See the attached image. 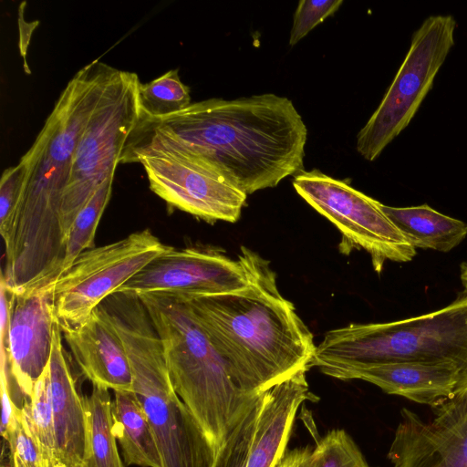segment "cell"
Segmentation results:
<instances>
[{
	"label": "cell",
	"instance_id": "cell-9",
	"mask_svg": "<svg viewBox=\"0 0 467 467\" xmlns=\"http://www.w3.org/2000/svg\"><path fill=\"white\" fill-rule=\"evenodd\" d=\"M455 28L452 16L435 15L413 33L392 83L357 136V150L365 160H376L410 124L454 45Z\"/></svg>",
	"mask_w": 467,
	"mask_h": 467
},
{
	"label": "cell",
	"instance_id": "cell-1",
	"mask_svg": "<svg viewBox=\"0 0 467 467\" xmlns=\"http://www.w3.org/2000/svg\"><path fill=\"white\" fill-rule=\"evenodd\" d=\"M135 130L195 150L247 195L304 168L306 126L289 99L273 93L210 99L159 119L141 113Z\"/></svg>",
	"mask_w": 467,
	"mask_h": 467
},
{
	"label": "cell",
	"instance_id": "cell-17",
	"mask_svg": "<svg viewBox=\"0 0 467 467\" xmlns=\"http://www.w3.org/2000/svg\"><path fill=\"white\" fill-rule=\"evenodd\" d=\"M48 376L58 466L84 467L86 422L82 397L78 393L64 354L57 321L54 326Z\"/></svg>",
	"mask_w": 467,
	"mask_h": 467
},
{
	"label": "cell",
	"instance_id": "cell-32",
	"mask_svg": "<svg viewBox=\"0 0 467 467\" xmlns=\"http://www.w3.org/2000/svg\"><path fill=\"white\" fill-rule=\"evenodd\" d=\"M460 277H461L462 285L464 286L465 292L467 294V261L462 263L461 265Z\"/></svg>",
	"mask_w": 467,
	"mask_h": 467
},
{
	"label": "cell",
	"instance_id": "cell-10",
	"mask_svg": "<svg viewBox=\"0 0 467 467\" xmlns=\"http://www.w3.org/2000/svg\"><path fill=\"white\" fill-rule=\"evenodd\" d=\"M150 230L84 251L47 290L60 329L83 323L150 261L168 249Z\"/></svg>",
	"mask_w": 467,
	"mask_h": 467
},
{
	"label": "cell",
	"instance_id": "cell-14",
	"mask_svg": "<svg viewBox=\"0 0 467 467\" xmlns=\"http://www.w3.org/2000/svg\"><path fill=\"white\" fill-rule=\"evenodd\" d=\"M318 368L327 376L342 380H365L386 393L433 408L467 386V368L454 362H392Z\"/></svg>",
	"mask_w": 467,
	"mask_h": 467
},
{
	"label": "cell",
	"instance_id": "cell-6",
	"mask_svg": "<svg viewBox=\"0 0 467 467\" xmlns=\"http://www.w3.org/2000/svg\"><path fill=\"white\" fill-rule=\"evenodd\" d=\"M392 362H454L467 368V294L425 315L330 330L316 346L310 368Z\"/></svg>",
	"mask_w": 467,
	"mask_h": 467
},
{
	"label": "cell",
	"instance_id": "cell-22",
	"mask_svg": "<svg viewBox=\"0 0 467 467\" xmlns=\"http://www.w3.org/2000/svg\"><path fill=\"white\" fill-rule=\"evenodd\" d=\"M113 179H109L78 214L67 234L57 279L60 277L84 251L94 247L100 218L109 202ZM57 281V280H56Z\"/></svg>",
	"mask_w": 467,
	"mask_h": 467
},
{
	"label": "cell",
	"instance_id": "cell-4",
	"mask_svg": "<svg viewBox=\"0 0 467 467\" xmlns=\"http://www.w3.org/2000/svg\"><path fill=\"white\" fill-rule=\"evenodd\" d=\"M163 344L174 390L216 452L261 396L244 391L184 298L171 293L138 296Z\"/></svg>",
	"mask_w": 467,
	"mask_h": 467
},
{
	"label": "cell",
	"instance_id": "cell-26",
	"mask_svg": "<svg viewBox=\"0 0 467 467\" xmlns=\"http://www.w3.org/2000/svg\"><path fill=\"white\" fill-rule=\"evenodd\" d=\"M310 467H369L358 447L344 430L326 434L312 451Z\"/></svg>",
	"mask_w": 467,
	"mask_h": 467
},
{
	"label": "cell",
	"instance_id": "cell-25",
	"mask_svg": "<svg viewBox=\"0 0 467 467\" xmlns=\"http://www.w3.org/2000/svg\"><path fill=\"white\" fill-rule=\"evenodd\" d=\"M21 408L26 413L34 431L54 467H59L56 454L53 408L49 392L48 366L36 382L29 399Z\"/></svg>",
	"mask_w": 467,
	"mask_h": 467
},
{
	"label": "cell",
	"instance_id": "cell-30",
	"mask_svg": "<svg viewBox=\"0 0 467 467\" xmlns=\"http://www.w3.org/2000/svg\"><path fill=\"white\" fill-rule=\"evenodd\" d=\"M14 296L7 289L5 279L1 274L0 282V338L1 348H5L13 307Z\"/></svg>",
	"mask_w": 467,
	"mask_h": 467
},
{
	"label": "cell",
	"instance_id": "cell-27",
	"mask_svg": "<svg viewBox=\"0 0 467 467\" xmlns=\"http://www.w3.org/2000/svg\"><path fill=\"white\" fill-rule=\"evenodd\" d=\"M265 393L244 416L218 450L212 467H246Z\"/></svg>",
	"mask_w": 467,
	"mask_h": 467
},
{
	"label": "cell",
	"instance_id": "cell-12",
	"mask_svg": "<svg viewBox=\"0 0 467 467\" xmlns=\"http://www.w3.org/2000/svg\"><path fill=\"white\" fill-rule=\"evenodd\" d=\"M248 251L242 247L234 260L212 248L169 246L116 293L140 296L163 292L197 296L234 292L250 282Z\"/></svg>",
	"mask_w": 467,
	"mask_h": 467
},
{
	"label": "cell",
	"instance_id": "cell-5",
	"mask_svg": "<svg viewBox=\"0 0 467 467\" xmlns=\"http://www.w3.org/2000/svg\"><path fill=\"white\" fill-rule=\"evenodd\" d=\"M109 317L123 342L137 395L151 426L163 467H212L216 451L178 396L163 344L142 301L115 304Z\"/></svg>",
	"mask_w": 467,
	"mask_h": 467
},
{
	"label": "cell",
	"instance_id": "cell-3",
	"mask_svg": "<svg viewBox=\"0 0 467 467\" xmlns=\"http://www.w3.org/2000/svg\"><path fill=\"white\" fill-rule=\"evenodd\" d=\"M248 285L230 293L182 296L240 388L259 395L308 370L316 346L268 262L249 250ZM178 295V294H177Z\"/></svg>",
	"mask_w": 467,
	"mask_h": 467
},
{
	"label": "cell",
	"instance_id": "cell-2",
	"mask_svg": "<svg viewBox=\"0 0 467 467\" xmlns=\"http://www.w3.org/2000/svg\"><path fill=\"white\" fill-rule=\"evenodd\" d=\"M114 67L93 61L69 80L35 142L20 161L26 176L6 235L5 275L17 286H31L61 264L65 236L63 193L79 138Z\"/></svg>",
	"mask_w": 467,
	"mask_h": 467
},
{
	"label": "cell",
	"instance_id": "cell-11",
	"mask_svg": "<svg viewBox=\"0 0 467 467\" xmlns=\"http://www.w3.org/2000/svg\"><path fill=\"white\" fill-rule=\"evenodd\" d=\"M293 186L346 240L370 254L378 273L387 260L405 263L416 255V249L381 210L380 202L347 182L313 170L297 173Z\"/></svg>",
	"mask_w": 467,
	"mask_h": 467
},
{
	"label": "cell",
	"instance_id": "cell-19",
	"mask_svg": "<svg viewBox=\"0 0 467 467\" xmlns=\"http://www.w3.org/2000/svg\"><path fill=\"white\" fill-rule=\"evenodd\" d=\"M380 208L416 249L447 253L467 236V223L439 213L428 204L409 207Z\"/></svg>",
	"mask_w": 467,
	"mask_h": 467
},
{
	"label": "cell",
	"instance_id": "cell-28",
	"mask_svg": "<svg viewBox=\"0 0 467 467\" xmlns=\"http://www.w3.org/2000/svg\"><path fill=\"white\" fill-rule=\"evenodd\" d=\"M342 0H301L294 15L289 45L295 46L314 27L333 15L342 5Z\"/></svg>",
	"mask_w": 467,
	"mask_h": 467
},
{
	"label": "cell",
	"instance_id": "cell-15",
	"mask_svg": "<svg viewBox=\"0 0 467 467\" xmlns=\"http://www.w3.org/2000/svg\"><path fill=\"white\" fill-rule=\"evenodd\" d=\"M12 295L14 302L5 348L7 373L19 392L29 399L36 382L48 366L57 320L49 292Z\"/></svg>",
	"mask_w": 467,
	"mask_h": 467
},
{
	"label": "cell",
	"instance_id": "cell-13",
	"mask_svg": "<svg viewBox=\"0 0 467 467\" xmlns=\"http://www.w3.org/2000/svg\"><path fill=\"white\" fill-rule=\"evenodd\" d=\"M431 420L403 409L388 458L392 467H467V386Z\"/></svg>",
	"mask_w": 467,
	"mask_h": 467
},
{
	"label": "cell",
	"instance_id": "cell-8",
	"mask_svg": "<svg viewBox=\"0 0 467 467\" xmlns=\"http://www.w3.org/2000/svg\"><path fill=\"white\" fill-rule=\"evenodd\" d=\"M140 84L137 74L113 68L79 138L61 206L65 241L80 211L109 179L114 178L141 115Z\"/></svg>",
	"mask_w": 467,
	"mask_h": 467
},
{
	"label": "cell",
	"instance_id": "cell-24",
	"mask_svg": "<svg viewBox=\"0 0 467 467\" xmlns=\"http://www.w3.org/2000/svg\"><path fill=\"white\" fill-rule=\"evenodd\" d=\"M13 467H54L38 441L25 410L14 404V412L3 435Z\"/></svg>",
	"mask_w": 467,
	"mask_h": 467
},
{
	"label": "cell",
	"instance_id": "cell-21",
	"mask_svg": "<svg viewBox=\"0 0 467 467\" xmlns=\"http://www.w3.org/2000/svg\"><path fill=\"white\" fill-rule=\"evenodd\" d=\"M86 436L84 467H124L113 431L112 400L108 389L93 386L82 396Z\"/></svg>",
	"mask_w": 467,
	"mask_h": 467
},
{
	"label": "cell",
	"instance_id": "cell-33",
	"mask_svg": "<svg viewBox=\"0 0 467 467\" xmlns=\"http://www.w3.org/2000/svg\"><path fill=\"white\" fill-rule=\"evenodd\" d=\"M3 467H10V466H3Z\"/></svg>",
	"mask_w": 467,
	"mask_h": 467
},
{
	"label": "cell",
	"instance_id": "cell-16",
	"mask_svg": "<svg viewBox=\"0 0 467 467\" xmlns=\"http://www.w3.org/2000/svg\"><path fill=\"white\" fill-rule=\"evenodd\" d=\"M61 332L83 375L93 386L113 391L133 390L123 342L101 304L79 326Z\"/></svg>",
	"mask_w": 467,
	"mask_h": 467
},
{
	"label": "cell",
	"instance_id": "cell-20",
	"mask_svg": "<svg viewBox=\"0 0 467 467\" xmlns=\"http://www.w3.org/2000/svg\"><path fill=\"white\" fill-rule=\"evenodd\" d=\"M113 431L127 465L163 467L149 419L133 390H115Z\"/></svg>",
	"mask_w": 467,
	"mask_h": 467
},
{
	"label": "cell",
	"instance_id": "cell-31",
	"mask_svg": "<svg viewBox=\"0 0 467 467\" xmlns=\"http://www.w3.org/2000/svg\"><path fill=\"white\" fill-rule=\"evenodd\" d=\"M311 452L309 446L286 451L276 467H310Z\"/></svg>",
	"mask_w": 467,
	"mask_h": 467
},
{
	"label": "cell",
	"instance_id": "cell-29",
	"mask_svg": "<svg viewBox=\"0 0 467 467\" xmlns=\"http://www.w3.org/2000/svg\"><path fill=\"white\" fill-rule=\"evenodd\" d=\"M26 176V167L19 162L2 174L0 182V233L4 238L16 213Z\"/></svg>",
	"mask_w": 467,
	"mask_h": 467
},
{
	"label": "cell",
	"instance_id": "cell-18",
	"mask_svg": "<svg viewBox=\"0 0 467 467\" xmlns=\"http://www.w3.org/2000/svg\"><path fill=\"white\" fill-rule=\"evenodd\" d=\"M306 371L300 370L265 391L246 467H276L284 457L296 413L312 398Z\"/></svg>",
	"mask_w": 467,
	"mask_h": 467
},
{
	"label": "cell",
	"instance_id": "cell-7",
	"mask_svg": "<svg viewBox=\"0 0 467 467\" xmlns=\"http://www.w3.org/2000/svg\"><path fill=\"white\" fill-rule=\"evenodd\" d=\"M134 161L143 166L150 190L171 207L209 223L240 218L247 194L189 147L133 130L120 162Z\"/></svg>",
	"mask_w": 467,
	"mask_h": 467
},
{
	"label": "cell",
	"instance_id": "cell-23",
	"mask_svg": "<svg viewBox=\"0 0 467 467\" xmlns=\"http://www.w3.org/2000/svg\"><path fill=\"white\" fill-rule=\"evenodd\" d=\"M139 100L141 113L154 119L177 113L192 103L190 88L182 82L177 69L170 70L149 83H140Z\"/></svg>",
	"mask_w": 467,
	"mask_h": 467
}]
</instances>
